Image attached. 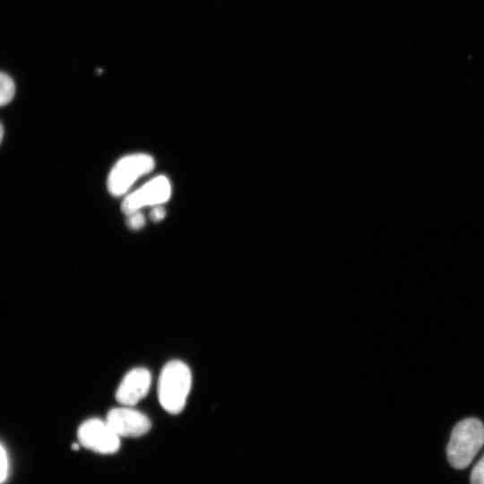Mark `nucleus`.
<instances>
[{
    "label": "nucleus",
    "mask_w": 484,
    "mask_h": 484,
    "mask_svg": "<svg viewBox=\"0 0 484 484\" xmlns=\"http://www.w3.org/2000/svg\"><path fill=\"white\" fill-rule=\"evenodd\" d=\"M192 385L189 367L180 360H171L162 368L158 381V398L165 411L181 412L186 403Z\"/></svg>",
    "instance_id": "obj_1"
},
{
    "label": "nucleus",
    "mask_w": 484,
    "mask_h": 484,
    "mask_svg": "<svg viewBox=\"0 0 484 484\" xmlns=\"http://www.w3.org/2000/svg\"><path fill=\"white\" fill-rule=\"evenodd\" d=\"M484 444V426L475 418L458 422L452 430L446 447L450 464L456 469L467 467Z\"/></svg>",
    "instance_id": "obj_2"
},
{
    "label": "nucleus",
    "mask_w": 484,
    "mask_h": 484,
    "mask_svg": "<svg viewBox=\"0 0 484 484\" xmlns=\"http://www.w3.org/2000/svg\"><path fill=\"white\" fill-rule=\"evenodd\" d=\"M154 168V160L146 153H134L121 158L111 169L107 186L114 196L124 194L141 177Z\"/></svg>",
    "instance_id": "obj_3"
},
{
    "label": "nucleus",
    "mask_w": 484,
    "mask_h": 484,
    "mask_svg": "<svg viewBox=\"0 0 484 484\" xmlns=\"http://www.w3.org/2000/svg\"><path fill=\"white\" fill-rule=\"evenodd\" d=\"M80 445L99 454H113L119 449L120 436L106 420L90 419L79 427Z\"/></svg>",
    "instance_id": "obj_4"
},
{
    "label": "nucleus",
    "mask_w": 484,
    "mask_h": 484,
    "mask_svg": "<svg viewBox=\"0 0 484 484\" xmlns=\"http://www.w3.org/2000/svg\"><path fill=\"white\" fill-rule=\"evenodd\" d=\"M170 194L171 185L169 178L159 175L129 194L122 202L121 210L128 215L146 205L155 206L164 203L169 199Z\"/></svg>",
    "instance_id": "obj_5"
},
{
    "label": "nucleus",
    "mask_w": 484,
    "mask_h": 484,
    "mask_svg": "<svg viewBox=\"0 0 484 484\" xmlns=\"http://www.w3.org/2000/svg\"><path fill=\"white\" fill-rule=\"evenodd\" d=\"M106 421L121 436H140L151 428L149 418L130 406L114 408L107 415Z\"/></svg>",
    "instance_id": "obj_6"
},
{
    "label": "nucleus",
    "mask_w": 484,
    "mask_h": 484,
    "mask_svg": "<svg viewBox=\"0 0 484 484\" xmlns=\"http://www.w3.org/2000/svg\"><path fill=\"white\" fill-rule=\"evenodd\" d=\"M151 383L148 369L136 367L122 379L116 393L117 401L124 406H134L146 396Z\"/></svg>",
    "instance_id": "obj_7"
},
{
    "label": "nucleus",
    "mask_w": 484,
    "mask_h": 484,
    "mask_svg": "<svg viewBox=\"0 0 484 484\" xmlns=\"http://www.w3.org/2000/svg\"><path fill=\"white\" fill-rule=\"evenodd\" d=\"M14 93V82L8 74L0 72V107L10 103Z\"/></svg>",
    "instance_id": "obj_8"
},
{
    "label": "nucleus",
    "mask_w": 484,
    "mask_h": 484,
    "mask_svg": "<svg viewBox=\"0 0 484 484\" xmlns=\"http://www.w3.org/2000/svg\"><path fill=\"white\" fill-rule=\"evenodd\" d=\"M126 224L131 229H140L145 224V218L139 211L127 215Z\"/></svg>",
    "instance_id": "obj_9"
},
{
    "label": "nucleus",
    "mask_w": 484,
    "mask_h": 484,
    "mask_svg": "<svg viewBox=\"0 0 484 484\" xmlns=\"http://www.w3.org/2000/svg\"><path fill=\"white\" fill-rule=\"evenodd\" d=\"M471 481V484H484V455L473 468Z\"/></svg>",
    "instance_id": "obj_10"
},
{
    "label": "nucleus",
    "mask_w": 484,
    "mask_h": 484,
    "mask_svg": "<svg viewBox=\"0 0 484 484\" xmlns=\"http://www.w3.org/2000/svg\"><path fill=\"white\" fill-rule=\"evenodd\" d=\"M8 472V460L6 453L0 444V484L3 483Z\"/></svg>",
    "instance_id": "obj_11"
},
{
    "label": "nucleus",
    "mask_w": 484,
    "mask_h": 484,
    "mask_svg": "<svg viewBox=\"0 0 484 484\" xmlns=\"http://www.w3.org/2000/svg\"><path fill=\"white\" fill-rule=\"evenodd\" d=\"M165 216H166V210L160 204L155 205L150 212V217L151 220L154 222L160 221L161 220L165 218Z\"/></svg>",
    "instance_id": "obj_12"
},
{
    "label": "nucleus",
    "mask_w": 484,
    "mask_h": 484,
    "mask_svg": "<svg viewBox=\"0 0 484 484\" xmlns=\"http://www.w3.org/2000/svg\"><path fill=\"white\" fill-rule=\"evenodd\" d=\"M3 136H4V128H3V125L0 123V144H1L2 140H3Z\"/></svg>",
    "instance_id": "obj_13"
},
{
    "label": "nucleus",
    "mask_w": 484,
    "mask_h": 484,
    "mask_svg": "<svg viewBox=\"0 0 484 484\" xmlns=\"http://www.w3.org/2000/svg\"><path fill=\"white\" fill-rule=\"evenodd\" d=\"M79 446H80V445L75 444V443H73V444L72 445V448H73V450H78V449H79Z\"/></svg>",
    "instance_id": "obj_14"
}]
</instances>
